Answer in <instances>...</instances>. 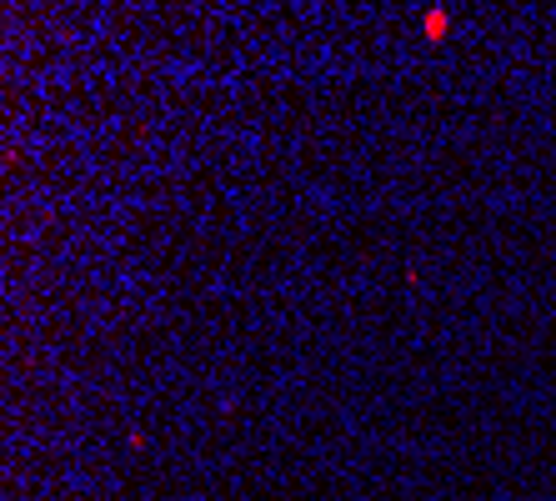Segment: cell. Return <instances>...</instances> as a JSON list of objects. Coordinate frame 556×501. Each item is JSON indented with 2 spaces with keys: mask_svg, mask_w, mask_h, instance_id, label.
<instances>
[{
  "mask_svg": "<svg viewBox=\"0 0 556 501\" xmlns=\"http://www.w3.org/2000/svg\"><path fill=\"white\" fill-rule=\"evenodd\" d=\"M421 36H426V41H446V36H451V11H446V6H431V11L421 16Z\"/></svg>",
  "mask_w": 556,
  "mask_h": 501,
  "instance_id": "1",
  "label": "cell"
}]
</instances>
